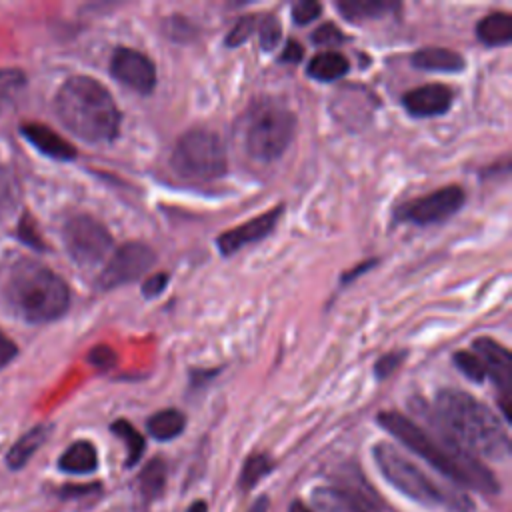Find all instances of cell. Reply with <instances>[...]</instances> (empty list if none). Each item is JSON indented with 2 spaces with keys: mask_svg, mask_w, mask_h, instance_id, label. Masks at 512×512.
<instances>
[{
  "mask_svg": "<svg viewBox=\"0 0 512 512\" xmlns=\"http://www.w3.org/2000/svg\"><path fill=\"white\" fill-rule=\"evenodd\" d=\"M378 424L456 484L486 494H496L500 490L494 474L476 456H472L456 440H452L440 424L438 432L430 434L400 412H380Z\"/></svg>",
  "mask_w": 512,
  "mask_h": 512,
  "instance_id": "6da1fadb",
  "label": "cell"
},
{
  "mask_svg": "<svg viewBox=\"0 0 512 512\" xmlns=\"http://www.w3.org/2000/svg\"><path fill=\"white\" fill-rule=\"evenodd\" d=\"M436 420L472 456L504 460L510 454V438L498 416L468 392L440 390Z\"/></svg>",
  "mask_w": 512,
  "mask_h": 512,
  "instance_id": "7a4b0ae2",
  "label": "cell"
},
{
  "mask_svg": "<svg viewBox=\"0 0 512 512\" xmlns=\"http://www.w3.org/2000/svg\"><path fill=\"white\" fill-rule=\"evenodd\" d=\"M60 122L90 144L112 142L120 128V110L98 80L90 76L68 78L56 94Z\"/></svg>",
  "mask_w": 512,
  "mask_h": 512,
  "instance_id": "3957f363",
  "label": "cell"
},
{
  "mask_svg": "<svg viewBox=\"0 0 512 512\" xmlns=\"http://www.w3.org/2000/svg\"><path fill=\"white\" fill-rule=\"evenodd\" d=\"M2 294L8 308L26 322H52L70 304L66 282L36 260H16L4 274Z\"/></svg>",
  "mask_w": 512,
  "mask_h": 512,
  "instance_id": "277c9868",
  "label": "cell"
},
{
  "mask_svg": "<svg viewBox=\"0 0 512 512\" xmlns=\"http://www.w3.org/2000/svg\"><path fill=\"white\" fill-rule=\"evenodd\" d=\"M238 132L252 160L272 162L290 146L296 132V116L284 102L264 96L250 104Z\"/></svg>",
  "mask_w": 512,
  "mask_h": 512,
  "instance_id": "5b68a950",
  "label": "cell"
},
{
  "mask_svg": "<svg viewBox=\"0 0 512 512\" xmlns=\"http://www.w3.org/2000/svg\"><path fill=\"white\" fill-rule=\"evenodd\" d=\"M372 454L382 476L410 500L426 506H448L456 512L472 510V502L466 496H460L454 490L446 492L392 444L380 442L374 446Z\"/></svg>",
  "mask_w": 512,
  "mask_h": 512,
  "instance_id": "8992f818",
  "label": "cell"
},
{
  "mask_svg": "<svg viewBox=\"0 0 512 512\" xmlns=\"http://www.w3.org/2000/svg\"><path fill=\"white\" fill-rule=\"evenodd\" d=\"M170 166L178 176L188 180H216L228 168L224 144L218 134L210 130H188L178 138L170 156Z\"/></svg>",
  "mask_w": 512,
  "mask_h": 512,
  "instance_id": "52a82bcc",
  "label": "cell"
},
{
  "mask_svg": "<svg viewBox=\"0 0 512 512\" xmlns=\"http://www.w3.org/2000/svg\"><path fill=\"white\" fill-rule=\"evenodd\" d=\"M64 246L70 258L84 268L100 264L112 252V234L92 216L78 214L64 226Z\"/></svg>",
  "mask_w": 512,
  "mask_h": 512,
  "instance_id": "ba28073f",
  "label": "cell"
},
{
  "mask_svg": "<svg viewBox=\"0 0 512 512\" xmlns=\"http://www.w3.org/2000/svg\"><path fill=\"white\" fill-rule=\"evenodd\" d=\"M156 262V254L142 242H126L114 250L98 278L102 290H112L122 284L142 278Z\"/></svg>",
  "mask_w": 512,
  "mask_h": 512,
  "instance_id": "9c48e42d",
  "label": "cell"
},
{
  "mask_svg": "<svg viewBox=\"0 0 512 512\" xmlns=\"http://www.w3.org/2000/svg\"><path fill=\"white\" fill-rule=\"evenodd\" d=\"M464 200H466V194L460 186L456 184L444 186L436 192H430L426 196H420L402 204L396 212V218L400 222H412L418 226L438 224L454 216L462 208Z\"/></svg>",
  "mask_w": 512,
  "mask_h": 512,
  "instance_id": "30bf717a",
  "label": "cell"
},
{
  "mask_svg": "<svg viewBox=\"0 0 512 512\" xmlns=\"http://www.w3.org/2000/svg\"><path fill=\"white\" fill-rule=\"evenodd\" d=\"M474 354L480 358L486 376L492 378V382L500 390V406L506 416L510 418V390H512V354L508 348L498 344L496 340L488 336H480L474 340Z\"/></svg>",
  "mask_w": 512,
  "mask_h": 512,
  "instance_id": "8fae6325",
  "label": "cell"
},
{
  "mask_svg": "<svg viewBox=\"0 0 512 512\" xmlns=\"http://www.w3.org/2000/svg\"><path fill=\"white\" fill-rule=\"evenodd\" d=\"M110 74L120 84L140 94H148L156 86V68L152 60L134 48H116L110 60Z\"/></svg>",
  "mask_w": 512,
  "mask_h": 512,
  "instance_id": "7c38bea8",
  "label": "cell"
},
{
  "mask_svg": "<svg viewBox=\"0 0 512 512\" xmlns=\"http://www.w3.org/2000/svg\"><path fill=\"white\" fill-rule=\"evenodd\" d=\"M282 212H284V208L276 206V208H272V210H268V212H264V214H260V216H256V218H252V220L232 228V230L222 232L218 236V240H216V246H218L220 254L222 256H230L236 250L266 238L276 228V222L280 220Z\"/></svg>",
  "mask_w": 512,
  "mask_h": 512,
  "instance_id": "4fadbf2b",
  "label": "cell"
},
{
  "mask_svg": "<svg viewBox=\"0 0 512 512\" xmlns=\"http://www.w3.org/2000/svg\"><path fill=\"white\" fill-rule=\"evenodd\" d=\"M452 90L444 84H426L420 88H414L404 94L402 104L404 108L418 118L426 116H440L452 106Z\"/></svg>",
  "mask_w": 512,
  "mask_h": 512,
  "instance_id": "5bb4252c",
  "label": "cell"
},
{
  "mask_svg": "<svg viewBox=\"0 0 512 512\" xmlns=\"http://www.w3.org/2000/svg\"><path fill=\"white\" fill-rule=\"evenodd\" d=\"M22 134L34 148L54 160H72L76 156V148L44 124H24Z\"/></svg>",
  "mask_w": 512,
  "mask_h": 512,
  "instance_id": "9a60e30c",
  "label": "cell"
},
{
  "mask_svg": "<svg viewBox=\"0 0 512 512\" xmlns=\"http://www.w3.org/2000/svg\"><path fill=\"white\" fill-rule=\"evenodd\" d=\"M52 426L50 424H38L30 428L24 436H20L14 446L6 454V464L10 470H20L28 464V460L36 454V450L48 440Z\"/></svg>",
  "mask_w": 512,
  "mask_h": 512,
  "instance_id": "2e32d148",
  "label": "cell"
},
{
  "mask_svg": "<svg viewBox=\"0 0 512 512\" xmlns=\"http://www.w3.org/2000/svg\"><path fill=\"white\" fill-rule=\"evenodd\" d=\"M412 64L428 72H460L464 68V58L450 48H422L412 56Z\"/></svg>",
  "mask_w": 512,
  "mask_h": 512,
  "instance_id": "e0dca14e",
  "label": "cell"
},
{
  "mask_svg": "<svg viewBox=\"0 0 512 512\" xmlns=\"http://www.w3.org/2000/svg\"><path fill=\"white\" fill-rule=\"evenodd\" d=\"M58 468L62 472L68 474H90L98 468V454L92 442L88 440H78L74 444H70L60 460H58Z\"/></svg>",
  "mask_w": 512,
  "mask_h": 512,
  "instance_id": "ac0fdd59",
  "label": "cell"
},
{
  "mask_svg": "<svg viewBox=\"0 0 512 512\" xmlns=\"http://www.w3.org/2000/svg\"><path fill=\"white\" fill-rule=\"evenodd\" d=\"M336 8L346 20L362 22V20L382 18L388 12L398 10L400 4L392 0H338Z\"/></svg>",
  "mask_w": 512,
  "mask_h": 512,
  "instance_id": "d6986e66",
  "label": "cell"
},
{
  "mask_svg": "<svg viewBox=\"0 0 512 512\" xmlns=\"http://www.w3.org/2000/svg\"><path fill=\"white\" fill-rule=\"evenodd\" d=\"M312 502L318 512H366V508L346 490L320 486L312 492Z\"/></svg>",
  "mask_w": 512,
  "mask_h": 512,
  "instance_id": "ffe728a7",
  "label": "cell"
},
{
  "mask_svg": "<svg viewBox=\"0 0 512 512\" xmlns=\"http://www.w3.org/2000/svg\"><path fill=\"white\" fill-rule=\"evenodd\" d=\"M476 36L486 46H506L512 40V16L506 12L488 14L476 26Z\"/></svg>",
  "mask_w": 512,
  "mask_h": 512,
  "instance_id": "44dd1931",
  "label": "cell"
},
{
  "mask_svg": "<svg viewBox=\"0 0 512 512\" xmlns=\"http://www.w3.org/2000/svg\"><path fill=\"white\" fill-rule=\"evenodd\" d=\"M348 70H350V62L340 52H334V50L316 54L308 64V76L320 82L338 80L346 76Z\"/></svg>",
  "mask_w": 512,
  "mask_h": 512,
  "instance_id": "7402d4cb",
  "label": "cell"
},
{
  "mask_svg": "<svg viewBox=\"0 0 512 512\" xmlns=\"http://www.w3.org/2000/svg\"><path fill=\"white\" fill-rule=\"evenodd\" d=\"M146 426H148V432L156 440H172L182 434V430L186 426V418L180 410L168 408V410H160L154 416H150Z\"/></svg>",
  "mask_w": 512,
  "mask_h": 512,
  "instance_id": "603a6c76",
  "label": "cell"
},
{
  "mask_svg": "<svg viewBox=\"0 0 512 512\" xmlns=\"http://www.w3.org/2000/svg\"><path fill=\"white\" fill-rule=\"evenodd\" d=\"M110 430L126 444V450H128V458H126V466H134L142 454H144V448H146V442H144V436L126 420H116Z\"/></svg>",
  "mask_w": 512,
  "mask_h": 512,
  "instance_id": "cb8c5ba5",
  "label": "cell"
},
{
  "mask_svg": "<svg viewBox=\"0 0 512 512\" xmlns=\"http://www.w3.org/2000/svg\"><path fill=\"white\" fill-rule=\"evenodd\" d=\"M164 482H166V464L160 460V458H154L150 460L140 478H138V486H140V492L144 498L152 500L156 496H160L162 488H164Z\"/></svg>",
  "mask_w": 512,
  "mask_h": 512,
  "instance_id": "d4e9b609",
  "label": "cell"
},
{
  "mask_svg": "<svg viewBox=\"0 0 512 512\" xmlns=\"http://www.w3.org/2000/svg\"><path fill=\"white\" fill-rule=\"evenodd\" d=\"M24 84L26 76L18 68H0V114L14 104Z\"/></svg>",
  "mask_w": 512,
  "mask_h": 512,
  "instance_id": "484cf974",
  "label": "cell"
},
{
  "mask_svg": "<svg viewBox=\"0 0 512 512\" xmlns=\"http://www.w3.org/2000/svg\"><path fill=\"white\" fill-rule=\"evenodd\" d=\"M272 470V460L266 454H252L246 462L244 468L240 472V488L242 490H250L252 486H256L268 472Z\"/></svg>",
  "mask_w": 512,
  "mask_h": 512,
  "instance_id": "4316f807",
  "label": "cell"
},
{
  "mask_svg": "<svg viewBox=\"0 0 512 512\" xmlns=\"http://www.w3.org/2000/svg\"><path fill=\"white\" fill-rule=\"evenodd\" d=\"M20 198V186L10 168L0 166V214L10 212Z\"/></svg>",
  "mask_w": 512,
  "mask_h": 512,
  "instance_id": "83f0119b",
  "label": "cell"
},
{
  "mask_svg": "<svg viewBox=\"0 0 512 512\" xmlns=\"http://www.w3.org/2000/svg\"><path fill=\"white\" fill-rule=\"evenodd\" d=\"M454 364L458 366V370L474 380V382H482L486 378V372H484V366L480 362V358L474 354V352H468V350H458L454 354Z\"/></svg>",
  "mask_w": 512,
  "mask_h": 512,
  "instance_id": "f1b7e54d",
  "label": "cell"
},
{
  "mask_svg": "<svg viewBox=\"0 0 512 512\" xmlns=\"http://www.w3.org/2000/svg\"><path fill=\"white\" fill-rule=\"evenodd\" d=\"M254 28H256V18H254V14L242 16V18L232 26V30L228 32V36H226V46L232 48V46L244 44V42L252 36Z\"/></svg>",
  "mask_w": 512,
  "mask_h": 512,
  "instance_id": "f546056e",
  "label": "cell"
},
{
  "mask_svg": "<svg viewBox=\"0 0 512 512\" xmlns=\"http://www.w3.org/2000/svg\"><path fill=\"white\" fill-rule=\"evenodd\" d=\"M280 34H282V28H280V22L274 14H268L262 22H260V28H258V36H260V46L264 50H272L278 40H280Z\"/></svg>",
  "mask_w": 512,
  "mask_h": 512,
  "instance_id": "4dcf8cb0",
  "label": "cell"
},
{
  "mask_svg": "<svg viewBox=\"0 0 512 512\" xmlns=\"http://www.w3.org/2000/svg\"><path fill=\"white\" fill-rule=\"evenodd\" d=\"M320 12H322V6L320 2H314V0H300L292 6V18L296 24H308L316 20Z\"/></svg>",
  "mask_w": 512,
  "mask_h": 512,
  "instance_id": "1f68e13d",
  "label": "cell"
},
{
  "mask_svg": "<svg viewBox=\"0 0 512 512\" xmlns=\"http://www.w3.org/2000/svg\"><path fill=\"white\" fill-rule=\"evenodd\" d=\"M342 40H344V34H342L340 28H338L336 24H332V22L322 24V26L316 28L314 34H312V42H314V44H320V46H336V44H340Z\"/></svg>",
  "mask_w": 512,
  "mask_h": 512,
  "instance_id": "d6a6232c",
  "label": "cell"
},
{
  "mask_svg": "<svg viewBox=\"0 0 512 512\" xmlns=\"http://www.w3.org/2000/svg\"><path fill=\"white\" fill-rule=\"evenodd\" d=\"M168 280L170 276L164 274V272H158V274H152L144 280L142 284V296L146 298H154V296H160L164 292V288L168 286Z\"/></svg>",
  "mask_w": 512,
  "mask_h": 512,
  "instance_id": "836d02e7",
  "label": "cell"
},
{
  "mask_svg": "<svg viewBox=\"0 0 512 512\" xmlns=\"http://www.w3.org/2000/svg\"><path fill=\"white\" fill-rule=\"evenodd\" d=\"M90 362L100 370H108L116 364V352L110 346H96L90 352Z\"/></svg>",
  "mask_w": 512,
  "mask_h": 512,
  "instance_id": "e575fe53",
  "label": "cell"
},
{
  "mask_svg": "<svg viewBox=\"0 0 512 512\" xmlns=\"http://www.w3.org/2000/svg\"><path fill=\"white\" fill-rule=\"evenodd\" d=\"M402 358H404V354H398V352H394V354H384V356L376 362V366H374L376 376H378V378H386L388 374H392V372L398 368V364L402 362Z\"/></svg>",
  "mask_w": 512,
  "mask_h": 512,
  "instance_id": "d590c367",
  "label": "cell"
},
{
  "mask_svg": "<svg viewBox=\"0 0 512 512\" xmlns=\"http://www.w3.org/2000/svg\"><path fill=\"white\" fill-rule=\"evenodd\" d=\"M16 352H18L16 344L0 330V368L6 366L8 362H12L14 356H16Z\"/></svg>",
  "mask_w": 512,
  "mask_h": 512,
  "instance_id": "8d00e7d4",
  "label": "cell"
},
{
  "mask_svg": "<svg viewBox=\"0 0 512 512\" xmlns=\"http://www.w3.org/2000/svg\"><path fill=\"white\" fill-rule=\"evenodd\" d=\"M302 56H304L302 46H300L296 40H288V42H286V48L282 50L280 60H282V62H288V64H298V62L302 60Z\"/></svg>",
  "mask_w": 512,
  "mask_h": 512,
  "instance_id": "74e56055",
  "label": "cell"
},
{
  "mask_svg": "<svg viewBox=\"0 0 512 512\" xmlns=\"http://www.w3.org/2000/svg\"><path fill=\"white\" fill-rule=\"evenodd\" d=\"M94 488H98V486H64L62 488V496H78V494H86V492H90V490H94Z\"/></svg>",
  "mask_w": 512,
  "mask_h": 512,
  "instance_id": "f35d334b",
  "label": "cell"
},
{
  "mask_svg": "<svg viewBox=\"0 0 512 512\" xmlns=\"http://www.w3.org/2000/svg\"><path fill=\"white\" fill-rule=\"evenodd\" d=\"M266 508H268V498H258L256 502H254V506L250 508V512H266Z\"/></svg>",
  "mask_w": 512,
  "mask_h": 512,
  "instance_id": "ab89813d",
  "label": "cell"
},
{
  "mask_svg": "<svg viewBox=\"0 0 512 512\" xmlns=\"http://www.w3.org/2000/svg\"><path fill=\"white\" fill-rule=\"evenodd\" d=\"M186 512H208V508H206V502H204V500H196Z\"/></svg>",
  "mask_w": 512,
  "mask_h": 512,
  "instance_id": "60d3db41",
  "label": "cell"
},
{
  "mask_svg": "<svg viewBox=\"0 0 512 512\" xmlns=\"http://www.w3.org/2000/svg\"><path fill=\"white\" fill-rule=\"evenodd\" d=\"M288 512H312V510H310L306 504H302V502L296 500V502L290 504V510H288Z\"/></svg>",
  "mask_w": 512,
  "mask_h": 512,
  "instance_id": "b9f144b4",
  "label": "cell"
}]
</instances>
